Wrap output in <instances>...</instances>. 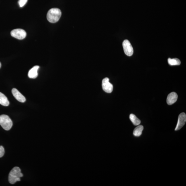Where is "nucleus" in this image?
<instances>
[{"mask_svg":"<svg viewBox=\"0 0 186 186\" xmlns=\"http://www.w3.org/2000/svg\"><path fill=\"white\" fill-rule=\"evenodd\" d=\"M28 0H19L18 3L21 8L24 6L27 3Z\"/></svg>","mask_w":186,"mask_h":186,"instance_id":"2eb2a0df","label":"nucleus"},{"mask_svg":"<svg viewBox=\"0 0 186 186\" xmlns=\"http://www.w3.org/2000/svg\"><path fill=\"white\" fill-rule=\"evenodd\" d=\"M5 153V150L3 146H0V158L3 157Z\"/></svg>","mask_w":186,"mask_h":186,"instance_id":"dca6fc26","label":"nucleus"},{"mask_svg":"<svg viewBox=\"0 0 186 186\" xmlns=\"http://www.w3.org/2000/svg\"><path fill=\"white\" fill-rule=\"evenodd\" d=\"M39 68V66H36L29 71L28 77L31 79L36 78L38 76V71Z\"/></svg>","mask_w":186,"mask_h":186,"instance_id":"9d476101","label":"nucleus"},{"mask_svg":"<svg viewBox=\"0 0 186 186\" xmlns=\"http://www.w3.org/2000/svg\"><path fill=\"white\" fill-rule=\"evenodd\" d=\"M122 46L124 51L126 55L128 56L132 55L133 49L132 44L128 40H125L123 42Z\"/></svg>","mask_w":186,"mask_h":186,"instance_id":"39448f33","label":"nucleus"},{"mask_svg":"<svg viewBox=\"0 0 186 186\" xmlns=\"http://www.w3.org/2000/svg\"><path fill=\"white\" fill-rule=\"evenodd\" d=\"M144 127L142 125L138 126L136 127L133 131V134L135 137H139L141 135L142 132L144 130Z\"/></svg>","mask_w":186,"mask_h":186,"instance_id":"f8f14e48","label":"nucleus"},{"mask_svg":"<svg viewBox=\"0 0 186 186\" xmlns=\"http://www.w3.org/2000/svg\"><path fill=\"white\" fill-rule=\"evenodd\" d=\"M0 104L4 106H8L9 102L7 97L4 94L0 92Z\"/></svg>","mask_w":186,"mask_h":186,"instance_id":"9b49d317","label":"nucleus"},{"mask_svg":"<svg viewBox=\"0 0 186 186\" xmlns=\"http://www.w3.org/2000/svg\"><path fill=\"white\" fill-rule=\"evenodd\" d=\"M168 64L171 66L180 65L181 64V61L178 58L171 59L169 58L168 59Z\"/></svg>","mask_w":186,"mask_h":186,"instance_id":"4468645a","label":"nucleus"},{"mask_svg":"<svg viewBox=\"0 0 186 186\" xmlns=\"http://www.w3.org/2000/svg\"><path fill=\"white\" fill-rule=\"evenodd\" d=\"M1 63H0V68H1Z\"/></svg>","mask_w":186,"mask_h":186,"instance_id":"f3484780","label":"nucleus"},{"mask_svg":"<svg viewBox=\"0 0 186 186\" xmlns=\"http://www.w3.org/2000/svg\"><path fill=\"white\" fill-rule=\"evenodd\" d=\"M129 118L130 120L134 125L138 126L140 124L141 121L135 114H131L130 115Z\"/></svg>","mask_w":186,"mask_h":186,"instance_id":"ddd939ff","label":"nucleus"},{"mask_svg":"<svg viewBox=\"0 0 186 186\" xmlns=\"http://www.w3.org/2000/svg\"><path fill=\"white\" fill-rule=\"evenodd\" d=\"M23 174L21 173L20 169L18 167L14 168L9 173L8 176L9 182L11 184H14L17 181H20V178L23 177Z\"/></svg>","mask_w":186,"mask_h":186,"instance_id":"f257e3e1","label":"nucleus"},{"mask_svg":"<svg viewBox=\"0 0 186 186\" xmlns=\"http://www.w3.org/2000/svg\"><path fill=\"white\" fill-rule=\"evenodd\" d=\"M12 36L19 40L24 39L27 35L25 31L21 29H16L11 31Z\"/></svg>","mask_w":186,"mask_h":186,"instance_id":"20e7f679","label":"nucleus"},{"mask_svg":"<svg viewBox=\"0 0 186 186\" xmlns=\"http://www.w3.org/2000/svg\"><path fill=\"white\" fill-rule=\"evenodd\" d=\"M12 93L15 98L17 101L21 102H24L26 101L25 98L16 89L13 88L12 90Z\"/></svg>","mask_w":186,"mask_h":186,"instance_id":"6e6552de","label":"nucleus"},{"mask_svg":"<svg viewBox=\"0 0 186 186\" xmlns=\"http://www.w3.org/2000/svg\"><path fill=\"white\" fill-rule=\"evenodd\" d=\"M186 121V115L184 113H181L178 116V123L175 131L179 130L184 125Z\"/></svg>","mask_w":186,"mask_h":186,"instance_id":"0eeeda50","label":"nucleus"},{"mask_svg":"<svg viewBox=\"0 0 186 186\" xmlns=\"http://www.w3.org/2000/svg\"><path fill=\"white\" fill-rule=\"evenodd\" d=\"M0 125L4 130H9L12 127V121L8 115H2L0 116Z\"/></svg>","mask_w":186,"mask_h":186,"instance_id":"7ed1b4c3","label":"nucleus"},{"mask_svg":"<svg viewBox=\"0 0 186 186\" xmlns=\"http://www.w3.org/2000/svg\"><path fill=\"white\" fill-rule=\"evenodd\" d=\"M109 81L108 78H104L102 82V87L105 92L110 93L113 91V86L109 82Z\"/></svg>","mask_w":186,"mask_h":186,"instance_id":"423d86ee","label":"nucleus"},{"mask_svg":"<svg viewBox=\"0 0 186 186\" xmlns=\"http://www.w3.org/2000/svg\"><path fill=\"white\" fill-rule=\"evenodd\" d=\"M178 98V96L177 94L175 92H172L170 93L168 96L167 98V103L168 105H172L177 101Z\"/></svg>","mask_w":186,"mask_h":186,"instance_id":"1a4fd4ad","label":"nucleus"},{"mask_svg":"<svg viewBox=\"0 0 186 186\" xmlns=\"http://www.w3.org/2000/svg\"><path fill=\"white\" fill-rule=\"evenodd\" d=\"M61 15L60 9L58 8H53L50 9L47 14V19L49 22L56 23L58 21Z\"/></svg>","mask_w":186,"mask_h":186,"instance_id":"f03ea898","label":"nucleus"}]
</instances>
